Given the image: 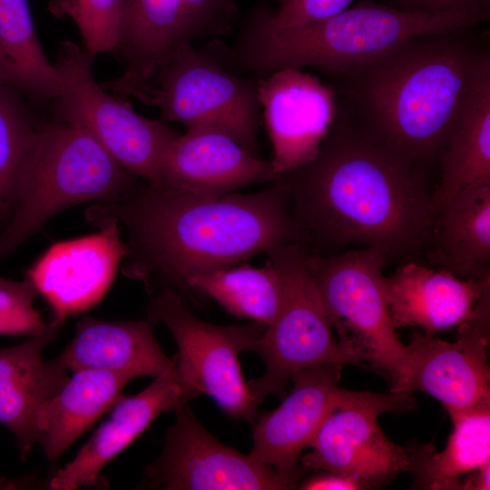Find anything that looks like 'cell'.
<instances>
[{"mask_svg":"<svg viewBox=\"0 0 490 490\" xmlns=\"http://www.w3.org/2000/svg\"><path fill=\"white\" fill-rule=\"evenodd\" d=\"M286 183L299 242L331 255L351 245L387 257L424 250L435 212L422 172L374 142L338 109L315 157L279 175Z\"/></svg>","mask_w":490,"mask_h":490,"instance_id":"cell-1","label":"cell"},{"mask_svg":"<svg viewBox=\"0 0 490 490\" xmlns=\"http://www.w3.org/2000/svg\"><path fill=\"white\" fill-rule=\"evenodd\" d=\"M96 227L111 220L129 233L122 272L148 287L158 279L186 289L194 275L231 267L299 242L288 187L277 176L249 194L198 195L146 182L85 211Z\"/></svg>","mask_w":490,"mask_h":490,"instance_id":"cell-2","label":"cell"},{"mask_svg":"<svg viewBox=\"0 0 490 490\" xmlns=\"http://www.w3.org/2000/svg\"><path fill=\"white\" fill-rule=\"evenodd\" d=\"M467 30L415 36L329 74L349 105V112L338 105L339 111L418 171L438 163L470 93L490 67L489 54L465 37Z\"/></svg>","mask_w":490,"mask_h":490,"instance_id":"cell-3","label":"cell"},{"mask_svg":"<svg viewBox=\"0 0 490 490\" xmlns=\"http://www.w3.org/2000/svg\"><path fill=\"white\" fill-rule=\"evenodd\" d=\"M489 16L486 7L406 11L361 2L323 21L269 32L244 26L226 63L238 74L264 77L285 68L347 71L415 36L470 29Z\"/></svg>","mask_w":490,"mask_h":490,"instance_id":"cell-4","label":"cell"},{"mask_svg":"<svg viewBox=\"0 0 490 490\" xmlns=\"http://www.w3.org/2000/svg\"><path fill=\"white\" fill-rule=\"evenodd\" d=\"M135 178L83 129L56 120L38 122L10 220L0 235V258L65 209L122 198L137 185Z\"/></svg>","mask_w":490,"mask_h":490,"instance_id":"cell-5","label":"cell"},{"mask_svg":"<svg viewBox=\"0 0 490 490\" xmlns=\"http://www.w3.org/2000/svg\"><path fill=\"white\" fill-rule=\"evenodd\" d=\"M387 252L359 247L331 255L307 250L306 260L339 344L392 383L396 392L408 369V350L392 322L383 269Z\"/></svg>","mask_w":490,"mask_h":490,"instance_id":"cell-6","label":"cell"},{"mask_svg":"<svg viewBox=\"0 0 490 490\" xmlns=\"http://www.w3.org/2000/svg\"><path fill=\"white\" fill-rule=\"evenodd\" d=\"M226 46L216 42L181 46L156 72L136 99L158 107L160 120L187 129L221 132L260 156L259 76H242L225 61Z\"/></svg>","mask_w":490,"mask_h":490,"instance_id":"cell-7","label":"cell"},{"mask_svg":"<svg viewBox=\"0 0 490 490\" xmlns=\"http://www.w3.org/2000/svg\"><path fill=\"white\" fill-rule=\"evenodd\" d=\"M266 254L281 275L285 296L278 317L266 327L252 350L265 365L260 377L247 382L258 404L270 395L284 397L292 376L306 368L361 364L334 334L307 264L306 247L288 243Z\"/></svg>","mask_w":490,"mask_h":490,"instance_id":"cell-8","label":"cell"},{"mask_svg":"<svg viewBox=\"0 0 490 490\" xmlns=\"http://www.w3.org/2000/svg\"><path fill=\"white\" fill-rule=\"evenodd\" d=\"M93 58L73 41L59 44L54 66L63 88L53 102L55 120L83 129L124 170L153 185L162 152L181 132L104 90L93 78Z\"/></svg>","mask_w":490,"mask_h":490,"instance_id":"cell-9","label":"cell"},{"mask_svg":"<svg viewBox=\"0 0 490 490\" xmlns=\"http://www.w3.org/2000/svg\"><path fill=\"white\" fill-rule=\"evenodd\" d=\"M146 311L150 321L164 324L175 339L174 359L184 401L208 395L230 416L254 422L259 404L243 379L239 354L253 350L266 326L254 321L220 326L201 320L172 288L153 297Z\"/></svg>","mask_w":490,"mask_h":490,"instance_id":"cell-10","label":"cell"},{"mask_svg":"<svg viewBox=\"0 0 490 490\" xmlns=\"http://www.w3.org/2000/svg\"><path fill=\"white\" fill-rule=\"evenodd\" d=\"M412 392L387 394L349 390L345 400L326 416L300 456L308 470L328 471L359 481L366 489L388 484L409 470L407 446H399L385 435L378 416L386 412L412 409Z\"/></svg>","mask_w":490,"mask_h":490,"instance_id":"cell-11","label":"cell"},{"mask_svg":"<svg viewBox=\"0 0 490 490\" xmlns=\"http://www.w3.org/2000/svg\"><path fill=\"white\" fill-rule=\"evenodd\" d=\"M157 459L144 470L147 485L164 490H283L299 483L216 439L188 403L174 409Z\"/></svg>","mask_w":490,"mask_h":490,"instance_id":"cell-12","label":"cell"},{"mask_svg":"<svg viewBox=\"0 0 490 490\" xmlns=\"http://www.w3.org/2000/svg\"><path fill=\"white\" fill-rule=\"evenodd\" d=\"M489 306L457 328L455 341L415 329L407 377L396 392L419 390L438 400L448 414L490 407L487 363Z\"/></svg>","mask_w":490,"mask_h":490,"instance_id":"cell-13","label":"cell"},{"mask_svg":"<svg viewBox=\"0 0 490 490\" xmlns=\"http://www.w3.org/2000/svg\"><path fill=\"white\" fill-rule=\"evenodd\" d=\"M258 97L272 147L274 173H286L311 161L337 117L334 87L302 69L285 68L260 78Z\"/></svg>","mask_w":490,"mask_h":490,"instance_id":"cell-14","label":"cell"},{"mask_svg":"<svg viewBox=\"0 0 490 490\" xmlns=\"http://www.w3.org/2000/svg\"><path fill=\"white\" fill-rule=\"evenodd\" d=\"M97 227L96 233L53 244L27 271L26 279L46 301L56 326L103 298L127 253L117 221Z\"/></svg>","mask_w":490,"mask_h":490,"instance_id":"cell-15","label":"cell"},{"mask_svg":"<svg viewBox=\"0 0 490 490\" xmlns=\"http://www.w3.org/2000/svg\"><path fill=\"white\" fill-rule=\"evenodd\" d=\"M342 367L320 364L295 373L290 379V392L281 404L270 412L258 415L249 456L299 483L308 470L299 465L301 452L309 446L326 416L348 395L349 390L338 386Z\"/></svg>","mask_w":490,"mask_h":490,"instance_id":"cell-16","label":"cell"},{"mask_svg":"<svg viewBox=\"0 0 490 490\" xmlns=\"http://www.w3.org/2000/svg\"><path fill=\"white\" fill-rule=\"evenodd\" d=\"M276 177L270 161L253 155L221 132L196 128L187 129L166 146L152 186L218 196Z\"/></svg>","mask_w":490,"mask_h":490,"instance_id":"cell-17","label":"cell"},{"mask_svg":"<svg viewBox=\"0 0 490 490\" xmlns=\"http://www.w3.org/2000/svg\"><path fill=\"white\" fill-rule=\"evenodd\" d=\"M394 327H417L436 333L470 321L489 306L490 277L465 279L415 261L385 277Z\"/></svg>","mask_w":490,"mask_h":490,"instance_id":"cell-18","label":"cell"},{"mask_svg":"<svg viewBox=\"0 0 490 490\" xmlns=\"http://www.w3.org/2000/svg\"><path fill=\"white\" fill-rule=\"evenodd\" d=\"M192 40L182 0H122L117 54L124 71L100 85L119 98H136L158 69Z\"/></svg>","mask_w":490,"mask_h":490,"instance_id":"cell-19","label":"cell"},{"mask_svg":"<svg viewBox=\"0 0 490 490\" xmlns=\"http://www.w3.org/2000/svg\"><path fill=\"white\" fill-rule=\"evenodd\" d=\"M187 403L179 381L159 377L134 396H122L74 458L52 477L55 490H75L100 480L105 466L128 447L162 413Z\"/></svg>","mask_w":490,"mask_h":490,"instance_id":"cell-20","label":"cell"},{"mask_svg":"<svg viewBox=\"0 0 490 490\" xmlns=\"http://www.w3.org/2000/svg\"><path fill=\"white\" fill-rule=\"evenodd\" d=\"M153 323L81 318L75 333L55 358L67 370L98 369L131 375L133 378L166 376L178 380L174 358H169L153 335Z\"/></svg>","mask_w":490,"mask_h":490,"instance_id":"cell-21","label":"cell"},{"mask_svg":"<svg viewBox=\"0 0 490 490\" xmlns=\"http://www.w3.org/2000/svg\"><path fill=\"white\" fill-rule=\"evenodd\" d=\"M51 322L39 335L19 345L0 348V424L15 436L24 459L38 441L40 407L67 381V370L54 358H44V348L58 328Z\"/></svg>","mask_w":490,"mask_h":490,"instance_id":"cell-22","label":"cell"},{"mask_svg":"<svg viewBox=\"0 0 490 490\" xmlns=\"http://www.w3.org/2000/svg\"><path fill=\"white\" fill-rule=\"evenodd\" d=\"M425 252L465 279L490 277V184L467 188L435 209Z\"/></svg>","mask_w":490,"mask_h":490,"instance_id":"cell-23","label":"cell"},{"mask_svg":"<svg viewBox=\"0 0 490 490\" xmlns=\"http://www.w3.org/2000/svg\"><path fill=\"white\" fill-rule=\"evenodd\" d=\"M64 386L39 408L37 443L51 466L123 396L133 377L98 369L72 372Z\"/></svg>","mask_w":490,"mask_h":490,"instance_id":"cell-24","label":"cell"},{"mask_svg":"<svg viewBox=\"0 0 490 490\" xmlns=\"http://www.w3.org/2000/svg\"><path fill=\"white\" fill-rule=\"evenodd\" d=\"M435 209L458 192L490 184V67L470 93L438 159Z\"/></svg>","mask_w":490,"mask_h":490,"instance_id":"cell-25","label":"cell"},{"mask_svg":"<svg viewBox=\"0 0 490 490\" xmlns=\"http://www.w3.org/2000/svg\"><path fill=\"white\" fill-rule=\"evenodd\" d=\"M449 416L453 431L443 451L431 444L407 446L416 489L460 490L466 475L490 463V407Z\"/></svg>","mask_w":490,"mask_h":490,"instance_id":"cell-26","label":"cell"},{"mask_svg":"<svg viewBox=\"0 0 490 490\" xmlns=\"http://www.w3.org/2000/svg\"><path fill=\"white\" fill-rule=\"evenodd\" d=\"M0 86L37 104L53 103L63 88L39 43L28 0H0Z\"/></svg>","mask_w":490,"mask_h":490,"instance_id":"cell-27","label":"cell"},{"mask_svg":"<svg viewBox=\"0 0 490 490\" xmlns=\"http://www.w3.org/2000/svg\"><path fill=\"white\" fill-rule=\"evenodd\" d=\"M186 289L214 299L230 314L266 327L278 317L284 302V283L268 260L255 268L245 262L190 277Z\"/></svg>","mask_w":490,"mask_h":490,"instance_id":"cell-28","label":"cell"},{"mask_svg":"<svg viewBox=\"0 0 490 490\" xmlns=\"http://www.w3.org/2000/svg\"><path fill=\"white\" fill-rule=\"evenodd\" d=\"M17 90L0 86V220L9 218L38 122Z\"/></svg>","mask_w":490,"mask_h":490,"instance_id":"cell-29","label":"cell"},{"mask_svg":"<svg viewBox=\"0 0 490 490\" xmlns=\"http://www.w3.org/2000/svg\"><path fill=\"white\" fill-rule=\"evenodd\" d=\"M122 0H51L48 9L56 18H71L83 47L93 56L117 54Z\"/></svg>","mask_w":490,"mask_h":490,"instance_id":"cell-30","label":"cell"},{"mask_svg":"<svg viewBox=\"0 0 490 490\" xmlns=\"http://www.w3.org/2000/svg\"><path fill=\"white\" fill-rule=\"evenodd\" d=\"M38 296L26 279L16 281L0 277V335L33 337L48 328L34 306Z\"/></svg>","mask_w":490,"mask_h":490,"instance_id":"cell-31","label":"cell"},{"mask_svg":"<svg viewBox=\"0 0 490 490\" xmlns=\"http://www.w3.org/2000/svg\"><path fill=\"white\" fill-rule=\"evenodd\" d=\"M354 0H281L275 9L260 7L247 24L275 32L303 26L332 17L348 8Z\"/></svg>","mask_w":490,"mask_h":490,"instance_id":"cell-32","label":"cell"},{"mask_svg":"<svg viewBox=\"0 0 490 490\" xmlns=\"http://www.w3.org/2000/svg\"><path fill=\"white\" fill-rule=\"evenodd\" d=\"M193 39L226 36L232 32L238 0H182Z\"/></svg>","mask_w":490,"mask_h":490,"instance_id":"cell-33","label":"cell"},{"mask_svg":"<svg viewBox=\"0 0 490 490\" xmlns=\"http://www.w3.org/2000/svg\"><path fill=\"white\" fill-rule=\"evenodd\" d=\"M302 478L298 488L303 490H362L365 486L358 480L334 472L318 471Z\"/></svg>","mask_w":490,"mask_h":490,"instance_id":"cell-34","label":"cell"},{"mask_svg":"<svg viewBox=\"0 0 490 490\" xmlns=\"http://www.w3.org/2000/svg\"><path fill=\"white\" fill-rule=\"evenodd\" d=\"M399 9L406 11L439 12L452 9L482 6L486 7L489 0H396Z\"/></svg>","mask_w":490,"mask_h":490,"instance_id":"cell-35","label":"cell"},{"mask_svg":"<svg viewBox=\"0 0 490 490\" xmlns=\"http://www.w3.org/2000/svg\"><path fill=\"white\" fill-rule=\"evenodd\" d=\"M490 463L466 475L461 484L460 490H489Z\"/></svg>","mask_w":490,"mask_h":490,"instance_id":"cell-36","label":"cell"},{"mask_svg":"<svg viewBox=\"0 0 490 490\" xmlns=\"http://www.w3.org/2000/svg\"><path fill=\"white\" fill-rule=\"evenodd\" d=\"M12 486H15V485L11 483L9 480L0 479V489L12 488Z\"/></svg>","mask_w":490,"mask_h":490,"instance_id":"cell-37","label":"cell"},{"mask_svg":"<svg viewBox=\"0 0 490 490\" xmlns=\"http://www.w3.org/2000/svg\"><path fill=\"white\" fill-rule=\"evenodd\" d=\"M276 1H277L278 3H280V2H281V0H276Z\"/></svg>","mask_w":490,"mask_h":490,"instance_id":"cell-38","label":"cell"}]
</instances>
